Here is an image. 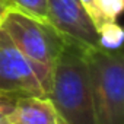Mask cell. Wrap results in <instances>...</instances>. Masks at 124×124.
<instances>
[{"label":"cell","mask_w":124,"mask_h":124,"mask_svg":"<svg viewBox=\"0 0 124 124\" xmlns=\"http://www.w3.org/2000/svg\"><path fill=\"white\" fill-rule=\"evenodd\" d=\"M48 98L64 124H96L89 73L82 50L66 44L51 69Z\"/></svg>","instance_id":"obj_1"},{"label":"cell","mask_w":124,"mask_h":124,"mask_svg":"<svg viewBox=\"0 0 124 124\" xmlns=\"http://www.w3.org/2000/svg\"><path fill=\"white\" fill-rule=\"evenodd\" d=\"M96 124H124V55L123 50L85 51Z\"/></svg>","instance_id":"obj_2"},{"label":"cell","mask_w":124,"mask_h":124,"mask_svg":"<svg viewBox=\"0 0 124 124\" xmlns=\"http://www.w3.org/2000/svg\"><path fill=\"white\" fill-rule=\"evenodd\" d=\"M2 28L13 45L28 58L53 69L66 42L47 22L37 19L15 6H9L2 21Z\"/></svg>","instance_id":"obj_3"},{"label":"cell","mask_w":124,"mask_h":124,"mask_svg":"<svg viewBox=\"0 0 124 124\" xmlns=\"http://www.w3.org/2000/svg\"><path fill=\"white\" fill-rule=\"evenodd\" d=\"M51 69L23 55L0 28V95L48 96Z\"/></svg>","instance_id":"obj_4"},{"label":"cell","mask_w":124,"mask_h":124,"mask_svg":"<svg viewBox=\"0 0 124 124\" xmlns=\"http://www.w3.org/2000/svg\"><path fill=\"white\" fill-rule=\"evenodd\" d=\"M47 22L66 44L89 51L98 48V32L79 0H48Z\"/></svg>","instance_id":"obj_5"},{"label":"cell","mask_w":124,"mask_h":124,"mask_svg":"<svg viewBox=\"0 0 124 124\" xmlns=\"http://www.w3.org/2000/svg\"><path fill=\"white\" fill-rule=\"evenodd\" d=\"M6 121L13 124H64L48 96H21Z\"/></svg>","instance_id":"obj_6"},{"label":"cell","mask_w":124,"mask_h":124,"mask_svg":"<svg viewBox=\"0 0 124 124\" xmlns=\"http://www.w3.org/2000/svg\"><path fill=\"white\" fill-rule=\"evenodd\" d=\"M124 9V0H93L88 15L98 29L102 23L117 21Z\"/></svg>","instance_id":"obj_7"},{"label":"cell","mask_w":124,"mask_h":124,"mask_svg":"<svg viewBox=\"0 0 124 124\" xmlns=\"http://www.w3.org/2000/svg\"><path fill=\"white\" fill-rule=\"evenodd\" d=\"M98 47L105 51H115L121 48L124 41V31L117 21L105 22L98 29Z\"/></svg>","instance_id":"obj_8"},{"label":"cell","mask_w":124,"mask_h":124,"mask_svg":"<svg viewBox=\"0 0 124 124\" xmlns=\"http://www.w3.org/2000/svg\"><path fill=\"white\" fill-rule=\"evenodd\" d=\"M12 6L16 9L37 18L41 21H47V6L48 0H10Z\"/></svg>","instance_id":"obj_9"},{"label":"cell","mask_w":124,"mask_h":124,"mask_svg":"<svg viewBox=\"0 0 124 124\" xmlns=\"http://www.w3.org/2000/svg\"><path fill=\"white\" fill-rule=\"evenodd\" d=\"M16 99H18V98L6 96V95H0V124L6 121L8 115L10 114V111H12L13 107H15Z\"/></svg>","instance_id":"obj_10"},{"label":"cell","mask_w":124,"mask_h":124,"mask_svg":"<svg viewBox=\"0 0 124 124\" xmlns=\"http://www.w3.org/2000/svg\"><path fill=\"white\" fill-rule=\"evenodd\" d=\"M9 6H12L10 0H0V21H2V18H3V15H5V12L8 10Z\"/></svg>","instance_id":"obj_11"},{"label":"cell","mask_w":124,"mask_h":124,"mask_svg":"<svg viewBox=\"0 0 124 124\" xmlns=\"http://www.w3.org/2000/svg\"><path fill=\"white\" fill-rule=\"evenodd\" d=\"M79 2L82 3V6L85 8V10L88 12L89 9H91V6H92V3H93V0H79Z\"/></svg>","instance_id":"obj_12"},{"label":"cell","mask_w":124,"mask_h":124,"mask_svg":"<svg viewBox=\"0 0 124 124\" xmlns=\"http://www.w3.org/2000/svg\"><path fill=\"white\" fill-rule=\"evenodd\" d=\"M2 124H13V123H9V121H5V123H2Z\"/></svg>","instance_id":"obj_13"}]
</instances>
